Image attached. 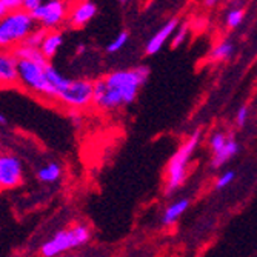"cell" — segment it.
Wrapping results in <instances>:
<instances>
[{
	"label": "cell",
	"instance_id": "cell-4",
	"mask_svg": "<svg viewBox=\"0 0 257 257\" xmlns=\"http://www.w3.org/2000/svg\"><path fill=\"white\" fill-rule=\"evenodd\" d=\"M200 142V131L193 133L185 142L180 145V148L173 154V157L168 162L167 167V182H165V193L171 194L176 190H179L186 179L188 173L190 160Z\"/></svg>",
	"mask_w": 257,
	"mask_h": 257
},
{
	"label": "cell",
	"instance_id": "cell-3",
	"mask_svg": "<svg viewBox=\"0 0 257 257\" xmlns=\"http://www.w3.org/2000/svg\"><path fill=\"white\" fill-rule=\"evenodd\" d=\"M37 28L33 16L27 11H16L0 20V50L13 51L25 42Z\"/></svg>",
	"mask_w": 257,
	"mask_h": 257
},
{
	"label": "cell",
	"instance_id": "cell-16",
	"mask_svg": "<svg viewBox=\"0 0 257 257\" xmlns=\"http://www.w3.org/2000/svg\"><path fill=\"white\" fill-rule=\"evenodd\" d=\"M62 176V167L56 162H50L37 171V177L43 183H54Z\"/></svg>",
	"mask_w": 257,
	"mask_h": 257
},
{
	"label": "cell",
	"instance_id": "cell-12",
	"mask_svg": "<svg viewBox=\"0 0 257 257\" xmlns=\"http://www.w3.org/2000/svg\"><path fill=\"white\" fill-rule=\"evenodd\" d=\"M62 45H63V33L60 30L48 31V34H46V37L40 46V51L45 56V59L50 60L57 54V51L60 50Z\"/></svg>",
	"mask_w": 257,
	"mask_h": 257
},
{
	"label": "cell",
	"instance_id": "cell-10",
	"mask_svg": "<svg viewBox=\"0 0 257 257\" xmlns=\"http://www.w3.org/2000/svg\"><path fill=\"white\" fill-rule=\"evenodd\" d=\"M97 5L92 2H76L71 4L66 23L71 28H83L85 25L96 17Z\"/></svg>",
	"mask_w": 257,
	"mask_h": 257
},
{
	"label": "cell",
	"instance_id": "cell-1",
	"mask_svg": "<svg viewBox=\"0 0 257 257\" xmlns=\"http://www.w3.org/2000/svg\"><path fill=\"white\" fill-rule=\"evenodd\" d=\"M150 76L148 66L119 69L94 82L92 105L100 111H114L136 100L137 92Z\"/></svg>",
	"mask_w": 257,
	"mask_h": 257
},
{
	"label": "cell",
	"instance_id": "cell-29",
	"mask_svg": "<svg viewBox=\"0 0 257 257\" xmlns=\"http://www.w3.org/2000/svg\"><path fill=\"white\" fill-rule=\"evenodd\" d=\"M66 257H79V255H66Z\"/></svg>",
	"mask_w": 257,
	"mask_h": 257
},
{
	"label": "cell",
	"instance_id": "cell-19",
	"mask_svg": "<svg viewBox=\"0 0 257 257\" xmlns=\"http://www.w3.org/2000/svg\"><path fill=\"white\" fill-rule=\"evenodd\" d=\"M46 34H48V31L43 30V28H40V27H37V28L30 34V37H28L25 42H23V43L28 45V46H31V48H37V50H40V46H42V43H43V40H45Z\"/></svg>",
	"mask_w": 257,
	"mask_h": 257
},
{
	"label": "cell",
	"instance_id": "cell-25",
	"mask_svg": "<svg viewBox=\"0 0 257 257\" xmlns=\"http://www.w3.org/2000/svg\"><path fill=\"white\" fill-rule=\"evenodd\" d=\"M246 120H248V108L246 106H242L236 112V123L239 126H243L246 123Z\"/></svg>",
	"mask_w": 257,
	"mask_h": 257
},
{
	"label": "cell",
	"instance_id": "cell-6",
	"mask_svg": "<svg viewBox=\"0 0 257 257\" xmlns=\"http://www.w3.org/2000/svg\"><path fill=\"white\" fill-rule=\"evenodd\" d=\"M94 82L88 79H68L63 85L57 103L73 111H82L92 105Z\"/></svg>",
	"mask_w": 257,
	"mask_h": 257
},
{
	"label": "cell",
	"instance_id": "cell-27",
	"mask_svg": "<svg viewBox=\"0 0 257 257\" xmlns=\"http://www.w3.org/2000/svg\"><path fill=\"white\" fill-rule=\"evenodd\" d=\"M205 5H206V7H213V5H216V2H213V0H209V2H205Z\"/></svg>",
	"mask_w": 257,
	"mask_h": 257
},
{
	"label": "cell",
	"instance_id": "cell-26",
	"mask_svg": "<svg viewBox=\"0 0 257 257\" xmlns=\"http://www.w3.org/2000/svg\"><path fill=\"white\" fill-rule=\"evenodd\" d=\"M8 123V119H7V115L5 114H2L0 112V126H4V125H7Z\"/></svg>",
	"mask_w": 257,
	"mask_h": 257
},
{
	"label": "cell",
	"instance_id": "cell-2",
	"mask_svg": "<svg viewBox=\"0 0 257 257\" xmlns=\"http://www.w3.org/2000/svg\"><path fill=\"white\" fill-rule=\"evenodd\" d=\"M48 66L50 60L45 59V56L39 59H20L19 86L31 92L33 96L54 102V91L48 80V73H46Z\"/></svg>",
	"mask_w": 257,
	"mask_h": 257
},
{
	"label": "cell",
	"instance_id": "cell-20",
	"mask_svg": "<svg viewBox=\"0 0 257 257\" xmlns=\"http://www.w3.org/2000/svg\"><path fill=\"white\" fill-rule=\"evenodd\" d=\"M245 17V10L243 8H232L226 14V25L228 28H237L243 22Z\"/></svg>",
	"mask_w": 257,
	"mask_h": 257
},
{
	"label": "cell",
	"instance_id": "cell-28",
	"mask_svg": "<svg viewBox=\"0 0 257 257\" xmlns=\"http://www.w3.org/2000/svg\"><path fill=\"white\" fill-rule=\"evenodd\" d=\"M4 154V150H2V147H0V156H2Z\"/></svg>",
	"mask_w": 257,
	"mask_h": 257
},
{
	"label": "cell",
	"instance_id": "cell-24",
	"mask_svg": "<svg viewBox=\"0 0 257 257\" xmlns=\"http://www.w3.org/2000/svg\"><path fill=\"white\" fill-rule=\"evenodd\" d=\"M42 4H43L42 0H23V8L22 10L30 13V14H33Z\"/></svg>",
	"mask_w": 257,
	"mask_h": 257
},
{
	"label": "cell",
	"instance_id": "cell-22",
	"mask_svg": "<svg viewBox=\"0 0 257 257\" xmlns=\"http://www.w3.org/2000/svg\"><path fill=\"white\" fill-rule=\"evenodd\" d=\"M186 36H188V27H186V25L179 27L177 31L174 33L173 39H171V46H173V48H177V46H180L185 42Z\"/></svg>",
	"mask_w": 257,
	"mask_h": 257
},
{
	"label": "cell",
	"instance_id": "cell-17",
	"mask_svg": "<svg viewBox=\"0 0 257 257\" xmlns=\"http://www.w3.org/2000/svg\"><path fill=\"white\" fill-rule=\"evenodd\" d=\"M23 8V0H0V20Z\"/></svg>",
	"mask_w": 257,
	"mask_h": 257
},
{
	"label": "cell",
	"instance_id": "cell-23",
	"mask_svg": "<svg viewBox=\"0 0 257 257\" xmlns=\"http://www.w3.org/2000/svg\"><path fill=\"white\" fill-rule=\"evenodd\" d=\"M234 177H236L234 171H225V173H222V174L217 177V180H216V188H217V190L226 188V186H228L232 180H234Z\"/></svg>",
	"mask_w": 257,
	"mask_h": 257
},
{
	"label": "cell",
	"instance_id": "cell-14",
	"mask_svg": "<svg viewBox=\"0 0 257 257\" xmlns=\"http://www.w3.org/2000/svg\"><path fill=\"white\" fill-rule=\"evenodd\" d=\"M188 206H190V200H188V199H180V200L171 203V205L165 209V213H163V216H162V223H163V225H167V226L173 225V223L186 211V209H188Z\"/></svg>",
	"mask_w": 257,
	"mask_h": 257
},
{
	"label": "cell",
	"instance_id": "cell-7",
	"mask_svg": "<svg viewBox=\"0 0 257 257\" xmlns=\"http://www.w3.org/2000/svg\"><path fill=\"white\" fill-rule=\"evenodd\" d=\"M69 8H71V4L69 2H63V0H48V2H43L31 16L40 28L46 31H56L66 22Z\"/></svg>",
	"mask_w": 257,
	"mask_h": 257
},
{
	"label": "cell",
	"instance_id": "cell-21",
	"mask_svg": "<svg viewBox=\"0 0 257 257\" xmlns=\"http://www.w3.org/2000/svg\"><path fill=\"white\" fill-rule=\"evenodd\" d=\"M228 139H229V137H226V136H225L223 133H220V131L214 133L211 137H209V148H211L213 154L219 153V151L226 145Z\"/></svg>",
	"mask_w": 257,
	"mask_h": 257
},
{
	"label": "cell",
	"instance_id": "cell-18",
	"mask_svg": "<svg viewBox=\"0 0 257 257\" xmlns=\"http://www.w3.org/2000/svg\"><path fill=\"white\" fill-rule=\"evenodd\" d=\"M128 39H130V34H128L126 31L119 33L117 36H115V39H114L112 42H109V43H108L106 51H108L109 54H114V53L122 51V50L125 48V45L128 43Z\"/></svg>",
	"mask_w": 257,
	"mask_h": 257
},
{
	"label": "cell",
	"instance_id": "cell-9",
	"mask_svg": "<svg viewBox=\"0 0 257 257\" xmlns=\"http://www.w3.org/2000/svg\"><path fill=\"white\" fill-rule=\"evenodd\" d=\"M0 85L7 88L19 85V59L13 51L0 50Z\"/></svg>",
	"mask_w": 257,
	"mask_h": 257
},
{
	"label": "cell",
	"instance_id": "cell-30",
	"mask_svg": "<svg viewBox=\"0 0 257 257\" xmlns=\"http://www.w3.org/2000/svg\"><path fill=\"white\" fill-rule=\"evenodd\" d=\"M0 86H2V85H0Z\"/></svg>",
	"mask_w": 257,
	"mask_h": 257
},
{
	"label": "cell",
	"instance_id": "cell-8",
	"mask_svg": "<svg viewBox=\"0 0 257 257\" xmlns=\"http://www.w3.org/2000/svg\"><path fill=\"white\" fill-rule=\"evenodd\" d=\"M23 182L22 160L10 153L0 156V190H13Z\"/></svg>",
	"mask_w": 257,
	"mask_h": 257
},
{
	"label": "cell",
	"instance_id": "cell-13",
	"mask_svg": "<svg viewBox=\"0 0 257 257\" xmlns=\"http://www.w3.org/2000/svg\"><path fill=\"white\" fill-rule=\"evenodd\" d=\"M237 153H239V144L232 137H229L226 145L219 153H216L213 156V159H211V167L213 168H220L222 165H225L228 160H231L232 157H234Z\"/></svg>",
	"mask_w": 257,
	"mask_h": 257
},
{
	"label": "cell",
	"instance_id": "cell-5",
	"mask_svg": "<svg viewBox=\"0 0 257 257\" xmlns=\"http://www.w3.org/2000/svg\"><path fill=\"white\" fill-rule=\"evenodd\" d=\"M91 239V229L85 223L73 225L71 228L59 231L40 246L42 257H57L63 252L83 246Z\"/></svg>",
	"mask_w": 257,
	"mask_h": 257
},
{
	"label": "cell",
	"instance_id": "cell-11",
	"mask_svg": "<svg viewBox=\"0 0 257 257\" xmlns=\"http://www.w3.org/2000/svg\"><path fill=\"white\" fill-rule=\"evenodd\" d=\"M179 28V20L177 19H170L165 25H163L147 43L145 46V53L153 56L156 53H159L162 48H163V45H165L168 42V39H173L174 33L177 31Z\"/></svg>",
	"mask_w": 257,
	"mask_h": 257
},
{
	"label": "cell",
	"instance_id": "cell-15",
	"mask_svg": "<svg viewBox=\"0 0 257 257\" xmlns=\"http://www.w3.org/2000/svg\"><path fill=\"white\" fill-rule=\"evenodd\" d=\"M232 51H234V46H232L229 40H220L219 43L213 46V50L209 51L208 59L209 62H223L232 56Z\"/></svg>",
	"mask_w": 257,
	"mask_h": 257
}]
</instances>
